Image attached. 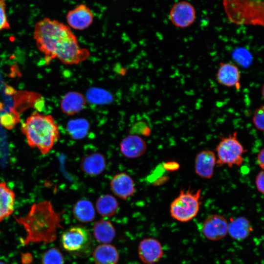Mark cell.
I'll list each match as a JSON object with an SVG mask.
<instances>
[{
	"label": "cell",
	"mask_w": 264,
	"mask_h": 264,
	"mask_svg": "<svg viewBox=\"0 0 264 264\" xmlns=\"http://www.w3.org/2000/svg\"><path fill=\"white\" fill-rule=\"evenodd\" d=\"M119 258L116 247L107 243L98 245L93 252V259L95 264H117Z\"/></svg>",
	"instance_id": "cell-20"
},
{
	"label": "cell",
	"mask_w": 264,
	"mask_h": 264,
	"mask_svg": "<svg viewBox=\"0 0 264 264\" xmlns=\"http://www.w3.org/2000/svg\"><path fill=\"white\" fill-rule=\"evenodd\" d=\"M215 150L216 165H226L230 168L242 165L244 161L243 155L247 152L238 140L237 132L221 137Z\"/></svg>",
	"instance_id": "cell-6"
},
{
	"label": "cell",
	"mask_w": 264,
	"mask_h": 264,
	"mask_svg": "<svg viewBox=\"0 0 264 264\" xmlns=\"http://www.w3.org/2000/svg\"><path fill=\"white\" fill-rule=\"evenodd\" d=\"M63 248L78 256H86L91 252L92 240L90 233L85 227L75 226L65 230L62 235Z\"/></svg>",
	"instance_id": "cell-7"
},
{
	"label": "cell",
	"mask_w": 264,
	"mask_h": 264,
	"mask_svg": "<svg viewBox=\"0 0 264 264\" xmlns=\"http://www.w3.org/2000/svg\"><path fill=\"white\" fill-rule=\"evenodd\" d=\"M86 105V99L82 94L76 91H70L62 98L60 107L64 113L72 115L81 111Z\"/></svg>",
	"instance_id": "cell-16"
},
{
	"label": "cell",
	"mask_w": 264,
	"mask_h": 264,
	"mask_svg": "<svg viewBox=\"0 0 264 264\" xmlns=\"http://www.w3.org/2000/svg\"><path fill=\"white\" fill-rule=\"evenodd\" d=\"M201 190H181L178 195L172 201L170 213L173 219L185 222L193 219L200 209Z\"/></svg>",
	"instance_id": "cell-5"
},
{
	"label": "cell",
	"mask_w": 264,
	"mask_h": 264,
	"mask_svg": "<svg viewBox=\"0 0 264 264\" xmlns=\"http://www.w3.org/2000/svg\"><path fill=\"white\" fill-rule=\"evenodd\" d=\"M253 230L251 222L245 217L231 218L228 222V234L232 238L237 241L247 238Z\"/></svg>",
	"instance_id": "cell-17"
},
{
	"label": "cell",
	"mask_w": 264,
	"mask_h": 264,
	"mask_svg": "<svg viewBox=\"0 0 264 264\" xmlns=\"http://www.w3.org/2000/svg\"><path fill=\"white\" fill-rule=\"evenodd\" d=\"M146 142L137 134H132L124 138L120 143L122 154L129 158L142 156L147 150Z\"/></svg>",
	"instance_id": "cell-14"
},
{
	"label": "cell",
	"mask_w": 264,
	"mask_h": 264,
	"mask_svg": "<svg viewBox=\"0 0 264 264\" xmlns=\"http://www.w3.org/2000/svg\"><path fill=\"white\" fill-rule=\"evenodd\" d=\"M151 132V130L149 127L142 122L135 124L131 130L132 134H140L145 136L149 135Z\"/></svg>",
	"instance_id": "cell-29"
},
{
	"label": "cell",
	"mask_w": 264,
	"mask_h": 264,
	"mask_svg": "<svg viewBox=\"0 0 264 264\" xmlns=\"http://www.w3.org/2000/svg\"><path fill=\"white\" fill-rule=\"evenodd\" d=\"M94 17L92 11L87 5L80 4L67 12L66 20L71 28L83 30L92 23Z\"/></svg>",
	"instance_id": "cell-11"
},
{
	"label": "cell",
	"mask_w": 264,
	"mask_h": 264,
	"mask_svg": "<svg viewBox=\"0 0 264 264\" xmlns=\"http://www.w3.org/2000/svg\"><path fill=\"white\" fill-rule=\"evenodd\" d=\"M228 221L222 215L208 216L202 225V233L207 239L216 241L224 238L228 234Z\"/></svg>",
	"instance_id": "cell-8"
},
{
	"label": "cell",
	"mask_w": 264,
	"mask_h": 264,
	"mask_svg": "<svg viewBox=\"0 0 264 264\" xmlns=\"http://www.w3.org/2000/svg\"><path fill=\"white\" fill-rule=\"evenodd\" d=\"M73 214L78 221L84 223L92 221L95 216L93 204L87 199L79 200L75 204Z\"/></svg>",
	"instance_id": "cell-22"
},
{
	"label": "cell",
	"mask_w": 264,
	"mask_h": 264,
	"mask_svg": "<svg viewBox=\"0 0 264 264\" xmlns=\"http://www.w3.org/2000/svg\"><path fill=\"white\" fill-rule=\"evenodd\" d=\"M20 121L19 114L14 111L6 112L0 116L1 125L7 130L13 129Z\"/></svg>",
	"instance_id": "cell-26"
},
{
	"label": "cell",
	"mask_w": 264,
	"mask_h": 264,
	"mask_svg": "<svg viewBox=\"0 0 264 264\" xmlns=\"http://www.w3.org/2000/svg\"><path fill=\"white\" fill-rule=\"evenodd\" d=\"M164 168L168 171H175L179 169V164L176 161H169L164 163Z\"/></svg>",
	"instance_id": "cell-31"
},
{
	"label": "cell",
	"mask_w": 264,
	"mask_h": 264,
	"mask_svg": "<svg viewBox=\"0 0 264 264\" xmlns=\"http://www.w3.org/2000/svg\"><path fill=\"white\" fill-rule=\"evenodd\" d=\"M93 233L97 241L103 243L112 242L116 234L112 224L110 221L103 219L94 223Z\"/></svg>",
	"instance_id": "cell-21"
},
{
	"label": "cell",
	"mask_w": 264,
	"mask_h": 264,
	"mask_svg": "<svg viewBox=\"0 0 264 264\" xmlns=\"http://www.w3.org/2000/svg\"><path fill=\"white\" fill-rule=\"evenodd\" d=\"M172 23L181 28H187L192 25L196 19V11L190 2L181 1L175 3L169 13Z\"/></svg>",
	"instance_id": "cell-9"
},
{
	"label": "cell",
	"mask_w": 264,
	"mask_h": 264,
	"mask_svg": "<svg viewBox=\"0 0 264 264\" xmlns=\"http://www.w3.org/2000/svg\"></svg>",
	"instance_id": "cell-35"
},
{
	"label": "cell",
	"mask_w": 264,
	"mask_h": 264,
	"mask_svg": "<svg viewBox=\"0 0 264 264\" xmlns=\"http://www.w3.org/2000/svg\"><path fill=\"white\" fill-rule=\"evenodd\" d=\"M33 38L46 65L55 59L66 65H78L90 56L89 51L81 47L70 27L56 20L45 18L37 22Z\"/></svg>",
	"instance_id": "cell-1"
},
{
	"label": "cell",
	"mask_w": 264,
	"mask_h": 264,
	"mask_svg": "<svg viewBox=\"0 0 264 264\" xmlns=\"http://www.w3.org/2000/svg\"><path fill=\"white\" fill-rule=\"evenodd\" d=\"M241 72L239 67L230 62H220L216 78L221 85L240 88Z\"/></svg>",
	"instance_id": "cell-13"
},
{
	"label": "cell",
	"mask_w": 264,
	"mask_h": 264,
	"mask_svg": "<svg viewBox=\"0 0 264 264\" xmlns=\"http://www.w3.org/2000/svg\"><path fill=\"white\" fill-rule=\"evenodd\" d=\"M252 121L258 130L264 132V105H261L255 110Z\"/></svg>",
	"instance_id": "cell-27"
},
{
	"label": "cell",
	"mask_w": 264,
	"mask_h": 264,
	"mask_svg": "<svg viewBox=\"0 0 264 264\" xmlns=\"http://www.w3.org/2000/svg\"><path fill=\"white\" fill-rule=\"evenodd\" d=\"M16 194L5 181L0 182V222L14 212Z\"/></svg>",
	"instance_id": "cell-18"
},
{
	"label": "cell",
	"mask_w": 264,
	"mask_h": 264,
	"mask_svg": "<svg viewBox=\"0 0 264 264\" xmlns=\"http://www.w3.org/2000/svg\"><path fill=\"white\" fill-rule=\"evenodd\" d=\"M261 94H262V96L263 99L264 100V84L263 85V86L262 87Z\"/></svg>",
	"instance_id": "cell-33"
},
{
	"label": "cell",
	"mask_w": 264,
	"mask_h": 264,
	"mask_svg": "<svg viewBox=\"0 0 264 264\" xmlns=\"http://www.w3.org/2000/svg\"><path fill=\"white\" fill-rule=\"evenodd\" d=\"M257 161L259 167L262 170L264 171V147L258 153Z\"/></svg>",
	"instance_id": "cell-32"
},
{
	"label": "cell",
	"mask_w": 264,
	"mask_h": 264,
	"mask_svg": "<svg viewBox=\"0 0 264 264\" xmlns=\"http://www.w3.org/2000/svg\"><path fill=\"white\" fill-rule=\"evenodd\" d=\"M15 219L26 231L23 240L25 245L52 242L56 239L57 229L62 227L60 214L55 211L48 200L34 203L25 216Z\"/></svg>",
	"instance_id": "cell-2"
},
{
	"label": "cell",
	"mask_w": 264,
	"mask_h": 264,
	"mask_svg": "<svg viewBox=\"0 0 264 264\" xmlns=\"http://www.w3.org/2000/svg\"><path fill=\"white\" fill-rule=\"evenodd\" d=\"M255 183L257 190L264 195V171L259 172L256 176Z\"/></svg>",
	"instance_id": "cell-30"
},
{
	"label": "cell",
	"mask_w": 264,
	"mask_h": 264,
	"mask_svg": "<svg viewBox=\"0 0 264 264\" xmlns=\"http://www.w3.org/2000/svg\"><path fill=\"white\" fill-rule=\"evenodd\" d=\"M222 3L231 22L264 27V0H222Z\"/></svg>",
	"instance_id": "cell-4"
},
{
	"label": "cell",
	"mask_w": 264,
	"mask_h": 264,
	"mask_svg": "<svg viewBox=\"0 0 264 264\" xmlns=\"http://www.w3.org/2000/svg\"><path fill=\"white\" fill-rule=\"evenodd\" d=\"M6 0H0V31L11 28L6 15Z\"/></svg>",
	"instance_id": "cell-28"
},
{
	"label": "cell",
	"mask_w": 264,
	"mask_h": 264,
	"mask_svg": "<svg viewBox=\"0 0 264 264\" xmlns=\"http://www.w3.org/2000/svg\"><path fill=\"white\" fill-rule=\"evenodd\" d=\"M81 168L86 174L96 176L101 174L106 168L104 156L99 153H94L85 155L82 159Z\"/></svg>",
	"instance_id": "cell-19"
},
{
	"label": "cell",
	"mask_w": 264,
	"mask_h": 264,
	"mask_svg": "<svg viewBox=\"0 0 264 264\" xmlns=\"http://www.w3.org/2000/svg\"><path fill=\"white\" fill-rule=\"evenodd\" d=\"M112 193L118 198L127 199L135 192V184L132 178L125 173L115 175L110 182Z\"/></svg>",
	"instance_id": "cell-15"
},
{
	"label": "cell",
	"mask_w": 264,
	"mask_h": 264,
	"mask_svg": "<svg viewBox=\"0 0 264 264\" xmlns=\"http://www.w3.org/2000/svg\"><path fill=\"white\" fill-rule=\"evenodd\" d=\"M0 264H5L4 263L0 261Z\"/></svg>",
	"instance_id": "cell-34"
},
{
	"label": "cell",
	"mask_w": 264,
	"mask_h": 264,
	"mask_svg": "<svg viewBox=\"0 0 264 264\" xmlns=\"http://www.w3.org/2000/svg\"><path fill=\"white\" fill-rule=\"evenodd\" d=\"M42 263V264H64V259L59 249L52 247L44 253Z\"/></svg>",
	"instance_id": "cell-25"
},
{
	"label": "cell",
	"mask_w": 264,
	"mask_h": 264,
	"mask_svg": "<svg viewBox=\"0 0 264 264\" xmlns=\"http://www.w3.org/2000/svg\"><path fill=\"white\" fill-rule=\"evenodd\" d=\"M21 132L28 146L43 155L49 153L59 138L58 125L53 117L38 112H33L22 123Z\"/></svg>",
	"instance_id": "cell-3"
},
{
	"label": "cell",
	"mask_w": 264,
	"mask_h": 264,
	"mask_svg": "<svg viewBox=\"0 0 264 264\" xmlns=\"http://www.w3.org/2000/svg\"><path fill=\"white\" fill-rule=\"evenodd\" d=\"M88 124L84 119H77L70 121L67 126L68 132L74 139L83 138L87 133Z\"/></svg>",
	"instance_id": "cell-24"
},
{
	"label": "cell",
	"mask_w": 264,
	"mask_h": 264,
	"mask_svg": "<svg viewBox=\"0 0 264 264\" xmlns=\"http://www.w3.org/2000/svg\"><path fill=\"white\" fill-rule=\"evenodd\" d=\"M216 163V155L213 151L202 150L198 152L195 157V172L202 178L210 179L214 175Z\"/></svg>",
	"instance_id": "cell-12"
},
{
	"label": "cell",
	"mask_w": 264,
	"mask_h": 264,
	"mask_svg": "<svg viewBox=\"0 0 264 264\" xmlns=\"http://www.w3.org/2000/svg\"><path fill=\"white\" fill-rule=\"evenodd\" d=\"M163 253L161 242L153 238L143 239L138 246L139 257L140 260L146 264L158 262L162 257Z\"/></svg>",
	"instance_id": "cell-10"
},
{
	"label": "cell",
	"mask_w": 264,
	"mask_h": 264,
	"mask_svg": "<svg viewBox=\"0 0 264 264\" xmlns=\"http://www.w3.org/2000/svg\"><path fill=\"white\" fill-rule=\"evenodd\" d=\"M96 208L101 216L110 217L117 212L119 204L116 198L111 195H103L97 199Z\"/></svg>",
	"instance_id": "cell-23"
}]
</instances>
